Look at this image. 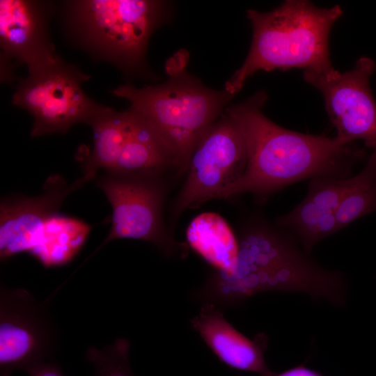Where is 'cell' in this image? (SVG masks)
I'll return each instance as SVG.
<instances>
[{"label": "cell", "instance_id": "6da1fadb", "mask_svg": "<svg viewBox=\"0 0 376 376\" xmlns=\"http://www.w3.org/2000/svg\"><path fill=\"white\" fill-rule=\"evenodd\" d=\"M267 98V93L260 91L225 109L243 136L247 164L241 178L219 198L244 192L267 194L307 178L352 177L354 166L366 155L364 148L336 137L279 126L262 111Z\"/></svg>", "mask_w": 376, "mask_h": 376}, {"label": "cell", "instance_id": "7a4b0ae2", "mask_svg": "<svg viewBox=\"0 0 376 376\" xmlns=\"http://www.w3.org/2000/svg\"><path fill=\"white\" fill-rule=\"evenodd\" d=\"M298 242L286 229L263 223L250 226L238 240L234 270L215 271L194 291L193 297L221 310L242 304L258 292L293 291L343 306V275L318 265Z\"/></svg>", "mask_w": 376, "mask_h": 376}, {"label": "cell", "instance_id": "3957f363", "mask_svg": "<svg viewBox=\"0 0 376 376\" xmlns=\"http://www.w3.org/2000/svg\"><path fill=\"white\" fill-rule=\"evenodd\" d=\"M343 13L339 5L322 8L306 0L285 1L267 13L249 9L246 16L253 29L250 49L242 66L226 82L224 90L235 95L247 79L260 70H333L329 37Z\"/></svg>", "mask_w": 376, "mask_h": 376}, {"label": "cell", "instance_id": "277c9868", "mask_svg": "<svg viewBox=\"0 0 376 376\" xmlns=\"http://www.w3.org/2000/svg\"><path fill=\"white\" fill-rule=\"evenodd\" d=\"M187 61L185 53L169 60V78L162 84L136 88L126 83L111 91L148 121L183 171L202 135L234 97L205 86L185 70Z\"/></svg>", "mask_w": 376, "mask_h": 376}, {"label": "cell", "instance_id": "5b68a950", "mask_svg": "<svg viewBox=\"0 0 376 376\" xmlns=\"http://www.w3.org/2000/svg\"><path fill=\"white\" fill-rule=\"evenodd\" d=\"M166 17L162 1L72 0L63 1L62 8L70 43L127 75L146 70L149 39Z\"/></svg>", "mask_w": 376, "mask_h": 376}, {"label": "cell", "instance_id": "8992f818", "mask_svg": "<svg viewBox=\"0 0 376 376\" xmlns=\"http://www.w3.org/2000/svg\"><path fill=\"white\" fill-rule=\"evenodd\" d=\"M19 81L12 103L33 117L32 137L65 134L74 125H89L108 107L98 104L81 87L90 76L59 56L28 68Z\"/></svg>", "mask_w": 376, "mask_h": 376}, {"label": "cell", "instance_id": "52a82bcc", "mask_svg": "<svg viewBox=\"0 0 376 376\" xmlns=\"http://www.w3.org/2000/svg\"><path fill=\"white\" fill-rule=\"evenodd\" d=\"M47 300L38 301L23 288L0 289V376L27 373L49 360L58 334Z\"/></svg>", "mask_w": 376, "mask_h": 376}, {"label": "cell", "instance_id": "ba28073f", "mask_svg": "<svg viewBox=\"0 0 376 376\" xmlns=\"http://www.w3.org/2000/svg\"><path fill=\"white\" fill-rule=\"evenodd\" d=\"M247 152L243 136L225 113L202 135L191 155L188 175L176 202L175 214L219 198L243 175Z\"/></svg>", "mask_w": 376, "mask_h": 376}, {"label": "cell", "instance_id": "9c48e42d", "mask_svg": "<svg viewBox=\"0 0 376 376\" xmlns=\"http://www.w3.org/2000/svg\"><path fill=\"white\" fill-rule=\"evenodd\" d=\"M155 173L105 170L95 178L112 207L111 228L95 253L111 240L130 238L152 242L165 253L173 244L161 221L162 189Z\"/></svg>", "mask_w": 376, "mask_h": 376}, {"label": "cell", "instance_id": "30bf717a", "mask_svg": "<svg viewBox=\"0 0 376 376\" xmlns=\"http://www.w3.org/2000/svg\"><path fill=\"white\" fill-rule=\"evenodd\" d=\"M375 69L373 59L362 56L345 72L335 68L327 73L304 70V80L324 97L336 137L345 144L362 140L365 148H376V102L370 86Z\"/></svg>", "mask_w": 376, "mask_h": 376}, {"label": "cell", "instance_id": "8fae6325", "mask_svg": "<svg viewBox=\"0 0 376 376\" xmlns=\"http://www.w3.org/2000/svg\"><path fill=\"white\" fill-rule=\"evenodd\" d=\"M54 10L47 1L1 0V58H14L28 68L55 58L49 30Z\"/></svg>", "mask_w": 376, "mask_h": 376}, {"label": "cell", "instance_id": "7c38bea8", "mask_svg": "<svg viewBox=\"0 0 376 376\" xmlns=\"http://www.w3.org/2000/svg\"><path fill=\"white\" fill-rule=\"evenodd\" d=\"M77 190L54 174L45 182L42 193L35 197L13 196L0 205V259L5 261L29 253L44 223L58 213L65 198Z\"/></svg>", "mask_w": 376, "mask_h": 376}, {"label": "cell", "instance_id": "4fadbf2b", "mask_svg": "<svg viewBox=\"0 0 376 376\" xmlns=\"http://www.w3.org/2000/svg\"><path fill=\"white\" fill-rule=\"evenodd\" d=\"M190 323L213 352L226 365L236 369L274 376L264 357L267 338L263 334L255 339L246 338L234 328L215 306L203 304Z\"/></svg>", "mask_w": 376, "mask_h": 376}, {"label": "cell", "instance_id": "5bb4252c", "mask_svg": "<svg viewBox=\"0 0 376 376\" xmlns=\"http://www.w3.org/2000/svg\"><path fill=\"white\" fill-rule=\"evenodd\" d=\"M352 182L346 179H311L306 197L286 214L279 217L276 226L290 231L309 254L316 244L315 233L322 219L335 214Z\"/></svg>", "mask_w": 376, "mask_h": 376}, {"label": "cell", "instance_id": "9a60e30c", "mask_svg": "<svg viewBox=\"0 0 376 376\" xmlns=\"http://www.w3.org/2000/svg\"><path fill=\"white\" fill-rule=\"evenodd\" d=\"M130 123L125 143L113 169L120 172L157 173L175 158L153 127L134 109L128 108Z\"/></svg>", "mask_w": 376, "mask_h": 376}, {"label": "cell", "instance_id": "2e32d148", "mask_svg": "<svg viewBox=\"0 0 376 376\" xmlns=\"http://www.w3.org/2000/svg\"><path fill=\"white\" fill-rule=\"evenodd\" d=\"M91 229L82 220L58 213L44 223L28 253L45 268L65 265L79 252Z\"/></svg>", "mask_w": 376, "mask_h": 376}, {"label": "cell", "instance_id": "e0dca14e", "mask_svg": "<svg viewBox=\"0 0 376 376\" xmlns=\"http://www.w3.org/2000/svg\"><path fill=\"white\" fill-rule=\"evenodd\" d=\"M189 246L217 270L232 272L236 265L238 240L219 214L205 212L196 217L187 232Z\"/></svg>", "mask_w": 376, "mask_h": 376}, {"label": "cell", "instance_id": "ac0fdd59", "mask_svg": "<svg viewBox=\"0 0 376 376\" xmlns=\"http://www.w3.org/2000/svg\"><path fill=\"white\" fill-rule=\"evenodd\" d=\"M130 117L129 109L118 112L108 107L90 123L93 146L84 163L82 177L74 182L79 189L95 179L98 171L113 169L125 141Z\"/></svg>", "mask_w": 376, "mask_h": 376}, {"label": "cell", "instance_id": "d6986e66", "mask_svg": "<svg viewBox=\"0 0 376 376\" xmlns=\"http://www.w3.org/2000/svg\"><path fill=\"white\" fill-rule=\"evenodd\" d=\"M376 211V148L352 182L336 213L338 230Z\"/></svg>", "mask_w": 376, "mask_h": 376}, {"label": "cell", "instance_id": "ffe728a7", "mask_svg": "<svg viewBox=\"0 0 376 376\" xmlns=\"http://www.w3.org/2000/svg\"><path fill=\"white\" fill-rule=\"evenodd\" d=\"M29 376H64L58 364L52 360L44 361L26 373Z\"/></svg>", "mask_w": 376, "mask_h": 376}, {"label": "cell", "instance_id": "44dd1931", "mask_svg": "<svg viewBox=\"0 0 376 376\" xmlns=\"http://www.w3.org/2000/svg\"><path fill=\"white\" fill-rule=\"evenodd\" d=\"M276 376H320L318 373L308 369L305 367L300 366L292 368Z\"/></svg>", "mask_w": 376, "mask_h": 376}]
</instances>
